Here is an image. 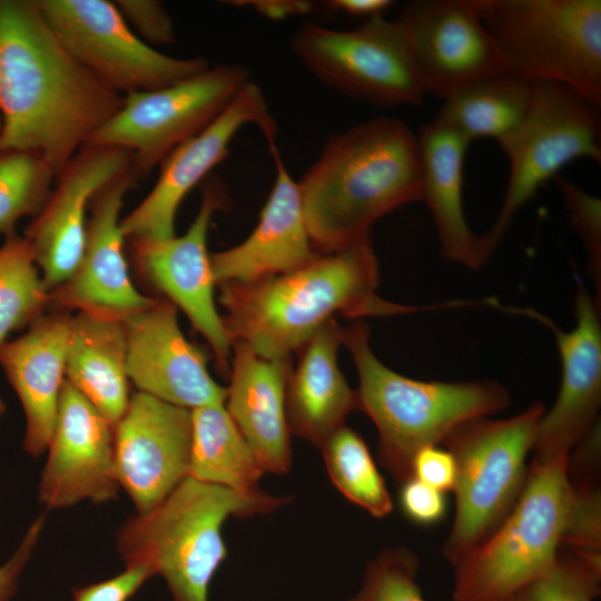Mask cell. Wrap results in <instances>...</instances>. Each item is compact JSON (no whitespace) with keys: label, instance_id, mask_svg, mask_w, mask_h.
Instances as JSON below:
<instances>
[{"label":"cell","instance_id":"obj_1","mask_svg":"<svg viewBox=\"0 0 601 601\" xmlns=\"http://www.w3.org/2000/svg\"><path fill=\"white\" fill-rule=\"evenodd\" d=\"M124 100L67 50L37 0H0V150L33 151L57 176Z\"/></svg>","mask_w":601,"mask_h":601},{"label":"cell","instance_id":"obj_2","mask_svg":"<svg viewBox=\"0 0 601 601\" xmlns=\"http://www.w3.org/2000/svg\"><path fill=\"white\" fill-rule=\"evenodd\" d=\"M380 266L366 235L294 272L218 285L223 324L231 344L264 358H287L337 316L361 318L417 311L376 294Z\"/></svg>","mask_w":601,"mask_h":601},{"label":"cell","instance_id":"obj_3","mask_svg":"<svg viewBox=\"0 0 601 601\" xmlns=\"http://www.w3.org/2000/svg\"><path fill=\"white\" fill-rule=\"evenodd\" d=\"M298 187L315 250H339L387 213L421 201L416 135L391 117L355 125L329 137Z\"/></svg>","mask_w":601,"mask_h":601},{"label":"cell","instance_id":"obj_4","mask_svg":"<svg viewBox=\"0 0 601 601\" xmlns=\"http://www.w3.org/2000/svg\"><path fill=\"white\" fill-rule=\"evenodd\" d=\"M347 347L359 378L357 410L378 432L377 456L401 484L412 477L415 454L439 445L465 422L504 411L511 401L499 382L418 381L384 365L370 345V329L358 319L344 328Z\"/></svg>","mask_w":601,"mask_h":601},{"label":"cell","instance_id":"obj_5","mask_svg":"<svg viewBox=\"0 0 601 601\" xmlns=\"http://www.w3.org/2000/svg\"><path fill=\"white\" fill-rule=\"evenodd\" d=\"M288 501L187 476L158 506L120 526L117 548L126 565L146 564L160 575L173 601H208L211 579L227 555L224 522L267 514Z\"/></svg>","mask_w":601,"mask_h":601},{"label":"cell","instance_id":"obj_6","mask_svg":"<svg viewBox=\"0 0 601 601\" xmlns=\"http://www.w3.org/2000/svg\"><path fill=\"white\" fill-rule=\"evenodd\" d=\"M566 460H532L509 514L486 539L451 563L453 601H510L554 562L572 499Z\"/></svg>","mask_w":601,"mask_h":601},{"label":"cell","instance_id":"obj_7","mask_svg":"<svg viewBox=\"0 0 601 601\" xmlns=\"http://www.w3.org/2000/svg\"><path fill=\"white\" fill-rule=\"evenodd\" d=\"M481 14L511 71L601 108L600 0H482Z\"/></svg>","mask_w":601,"mask_h":601},{"label":"cell","instance_id":"obj_8","mask_svg":"<svg viewBox=\"0 0 601 601\" xmlns=\"http://www.w3.org/2000/svg\"><path fill=\"white\" fill-rule=\"evenodd\" d=\"M545 410L534 402L508 418H475L444 440L456 469L455 515L442 548L450 564L486 539L515 504Z\"/></svg>","mask_w":601,"mask_h":601},{"label":"cell","instance_id":"obj_9","mask_svg":"<svg viewBox=\"0 0 601 601\" xmlns=\"http://www.w3.org/2000/svg\"><path fill=\"white\" fill-rule=\"evenodd\" d=\"M500 146L509 159L510 175L497 216L479 235L482 266L501 244L516 213L543 183L575 159L601 162L600 107L566 86L534 82L524 122Z\"/></svg>","mask_w":601,"mask_h":601},{"label":"cell","instance_id":"obj_10","mask_svg":"<svg viewBox=\"0 0 601 601\" xmlns=\"http://www.w3.org/2000/svg\"><path fill=\"white\" fill-rule=\"evenodd\" d=\"M249 81L245 66L228 63L208 67L162 89L125 95L122 107L86 145L130 151L137 180L208 127Z\"/></svg>","mask_w":601,"mask_h":601},{"label":"cell","instance_id":"obj_11","mask_svg":"<svg viewBox=\"0 0 601 601\" xmlns=\"http://www.w3.org/2000/svg\"><path fill=\"white\" fill-rule=\"evenodd\" d=\"M290 48L312 75L352 98L393 107L418 105L426 95L397 20L378 16L352 30L309 22Z\"/></svg>","mask_w":601,"mask_h":601},{"label":"cell","instance_id":"obj_12","mask_svg":"<svg viewBox=\"0 0 601 601\" xmlns=\"http://www.w3.org/2000/svg\"><path fill=\"white\" fill-rule=\"evenodd\" d=\"M67 50L121 95L166 88L206 70L205 58H175L144 42L114 1L37 0Z\"/></svg>","mask_w":601,"mask_h":601},{"label":"cell","instance_id":"obj_13","mask_svg":"<svg viewBox=\"0 0 601 601\" xmlns=\"http://www.w3.org/2000/svg\"><path fill=\"white\" fill-rule=\"evenodd\" d=\"M482 0H416L396 19L426 93L442 100L486 76L510 70L483 22Z\"/></svg>","mask_w":601,"mask_h":601},{"label":"cell","instance_id":"obj_14","mask_svg":"<svg viewBox=\"0 0 601 601\" xmlns=\"http://www.w3.org/2000/svg\"><path fill=\"white\" fill-rule=\"evenodd\" d=\"M248 124L256 125L268 142L275 141L277 124L260 88L253 81L208 127L177 146L161 161L159 177L150 193L120 220L124 237L140 242L175 236L180 203L229 155L233 138Z\"/></svg>","mask_w":601,"mask_h":601},{"label":"cell","instance_id":"obj_15","mask_svg":"<svg viewBox=\"0 0 601 601\" xmlns=\"http://www.w3.org/2000/svg\"><path fill=\"white\" fill-rule=\"evenodd\" d=\"M228 201L223 183L209 179L199 210L184 235L131 242L140 272L204 336L223 375H229L231 342L215 304L216 284L207 252V234L214 215L225 209Z\"/></svg>","mask_w":601,"mask_h":601},{"label":"cell","instance_id":"obj_16","mask_svg":"<svg viewBox=\"0 0 601 601\" xmlns=\"http://www.w3.org/2000/svg\"><path fill=\"white\" fill-rule=\"evenodd\" d=\"M575 325L560 329L549 317L532 308H506L531 317L549 328L556 341L561 383L556 400L542 415L533 447V459L568 457L578 442L599 423L601 404V323L597 300L582 283L575 294Z\"/></svg>","mask_w":601,"mask_h":601},{"label":"cell","instance_id":"obj_17","mask_svg":"<svg viewBox=\"0 0 601 601\" xmlns=\"http://www.w3.org/2000/svg\"><path fill=\"white\" fill-rule=\"evenodd\" d=\"M191 411L135 392L115 424V472L137 514L164 502L189 475Z\"/></svg>","mask_w":601,"mask_h":601},{"label":"cell","instance_id":"obj_18","mask_svg":"<svg viewBox=\"0 0 601 601\" xmlns=\"http://www.w3.org/2000/svg\"><path fill=\"white\" fill-rule=\"evenodd\" d=\"M47 452L38 485V499L47 509L117 499L115 425L67 381Z\"/></svg>","mask_w":601,"mask_h":601},{"label":"cell","instance_id":"obj_19","mask_svg":"<svg viewBox=\"0 0 601 601\" xmlns=\"http://www.w3.org/2000/svg\"><path fill=\"white\" fill-rule=\"evenodd\" d=\"M132 170L130 151L85 145L56 176L57 184L23 236L50 293L78 266L87 238V210L96 193Z\"/></svg>","mask_w":601,"mask_h":601},{"label":"cell","instance_id":"obj_20","mask_svg":"<svg viewBox=\"0 0 601 601\" xmlns=\"http://www.w3.org/2000/svg\"><path fill=\"white\" fill-rule=\"evenodd\" d=\"M135 181L132 170L126 171L91 199L81 259L70 277L50 292V308L125 321L156 303L134 285L125 256L120 210Z\"/></svg>","mask_w":601,"mask_h":601},{"label":"cell","instance_id":"obj_21","mask_svg":"<svg viewBox=\"0 0 601 601\" xmlns=\"http://www.w3.org/2000/svg\"><path fill=\"white\" fill-rule=\"evenodd\" d=\"M124 324L127 373L138 392L188 410L225 404L227 387L210 376L205 354L184 336L169 300L157 299Z\"/></svg>","mask_w":601,"mask_h":601},{"label":"cell","instance_id":"obj_22","mask_svg":"<svg viewBox=\"0 0 601 601\" xmlns=\"http://www.w3.org/2000/svg\"><path fill=\"white\" fill-rule=\"evenodd\" d=\"M268 144L276 167L273 188L252 234L231 248L210 254L217 286L287 274L319 255L307 230L298 183L290 177L275 141Z\"/></svg>","mask_w":601,"mask_h":601},{"label":"cell","instance_id":"obj_23","mask_svg":"<svg viewBox=\"0 0 601 601\" xmlns=\"http://www.w3.org/2000/svg\"><path fill=\"white\" fill-rule=\"evenodd\" d=\"M71 311L51 308L27 332L0 347V365L26 416L22 447L38 457L47 452L66 381Z\"/></svg>","mask_w":601,"mask_h":601},{"label":"cell","instance_id":"obj_24","mask_svg":"<svg viewBox=\"0 0 601 601\" xmlns=\"http://www.w3.org/2000/svg\"><path fill=\"white\" fill-rule=\"evenodd\" d=\"M292 367V357L264 358L243 342L231 344L225 408L264 472L284 474L292 464L285 406Z\"/></svg>","mask_w":601,"mask_h":601},{"label":"cell","instance_id":"obj_25","mask_svg":"<svg viewBox=\"0 0 601 601\" xmlns=\"http://www.w3.org/2000/svg\"><path fill=\"white\" fill-rule=\"evenodd\" d=\"M344 328L336 319L323 325L298 351L289 373L285 406L290 434L322 447L357 410V394L337 361Z\"/></svg>","mask_w":601,"mask_h":601},{"label":"cell","instance_id":"obj_26","mask_svg":"<svg viewBox=\"0 0 601 601\" xmlns=\"http://www.w3.org/2000/svg\"><path fill=\"white\" fill-rule=\"evenodd\" d=\"M416 138L421 201L432 214L441 255L477 269L482 266L479 235L470 229L463 207L464 159L470 141L435 119L422 126Z\"/></svg>","mask_w":601,"mask_h":601},{"label":"cell","instance_id":"obj_27","mask_svg":"<svg viewBox=\"0 0 601 601\" xmlns=\"http://www.w3.org/2000/svg\"><path fill=\"white\" fill-rule=\"evenodd\" d=\"M66 381L110 423L115 425L121 418L131 396L124 321L86 312L72 315Z\"/></svg>","mask_w":601,"mask_h":601},{"label":"cell","instance_id":"obj_28","mask_svg":"<svg viewBox=\"0 0 601 601\" xmlns=\"http://www.w3.org/2000/svg\"><path fill=\"white\" fill-rule=\"evenodd\" d=\"M533 93L534 82L511 70L500 71L443 99L435 120L470 142L487 137L501 144L524 122Z\"/></svg>","mask_w":601,"mask_h":601},{"label":"cell","instance_id":"obj_29","mask_svg":"<svg viewBox=\"0 0 601 601\" xmlns=\"http://www.w3.org/2000/svg\"><path fill=\"white\" fill-rule=\"evenodd\" d=\"M190 411L193 433L188 476L237 492L259 491L258 481L265 472L225 404Z\"/></svg>","mask_w":601,"mask_h":601},{"label":"cell","instance_id":"obj_30","mask_svg":"<svg viewBox=\"0 0 601 601\" xmlns=\"http://www.w3.org/2000/svg\"><path fill=\"white\" fill-rule=\"evenodd\" d=\"M327 473L335 487L374 518L393 511V501L363 437L343 425L323 444Z\"/></svg>","mask_w":601,"mask_h":601},{"label":"cell","instance_id":"obj_31","mask_svg":"<svg viewBox=\"0 0 601 601\" xmlns=\"http://www.w3.org/2000/svg\"><path fill=\"white\" fill-rule=\"evenodd\" d=\"M48 308L50 293L27 239L17 234L6 237L0 246V347Z\"/></svg>","mask_w":601,"mask_h":601},{"label":"cell","instance_id":"obj_32","mask_svg":"<svg viewBox=\"0 0 601 601\" xmlns=\"http://www.w3.org/2000/svg\"><path fill=\"white\" fill-rule=\"evenodd\" d=\"M55 177L33 151L0 150V234L14 235L21 217H36L41 211Z\"/></svg>","mask_w":601,"mask_h":601},{"label":"cell","instance_id":"obj_33","mask_svg":"<svg viewBox=\"0 0 601 601\" xmlns=\"http://www.w3.org/2000/svg\"><path fill=\"white\" fill-rule=\"evenodd\" d=\"M600 593L601 569L560 548L554 562L510 601H595Z\"/></svg>","mask_w":601,"mask_h":601},{"label":"cell","instance_id":"obj_34","mask_svg":"<svg viewBox=\"0 0 601 601\" xmlns=\"http://www.w3.org/2000/svg\"><path fill=\"white\" fill-rule=\"evenodd\" d=\"M418 571V555L411 549L383 550L368 562L359 590L348 601H426Z\"/></svg>","mask_w":601,"mask_h":601},{"label":"cell","instance_id":"obj_35","mask_svg":"<svg viewBox=\"0 0 601 601\" xmlns=\"http://www.w3.org/2000/svg\"><path fill=\"white\" fill-rule=\"evenodd\" d=\"M571 480L572 499L561 548L601 569V494L595 481Z\"/></svg>","mask_w":601,"mask_h":601},{"label":"cell","instance_id":"obj_36","mask_svg":"<svg viewBox=\"0 0 601 601\" xmlns=\"http://www.w3.org/2000/svg\"><path fill=\"white\" fill-rule=\"evenodd\" d=\"M553 179L563 196L570 223L587 249L589 268L600 289L601 200L566 178L558 175Z\"/></svg>","mask_w":601,"mask_h":601},{"label":"cell","instance_id":"obj_37","mask_svg":"<svg viewBox=\"0 0 601 601\" xmlns=\"http://www.w3.org/2000/svg\"><path fill=\"white\" fill-rule=\"evenodd\" d=\"M114 3L132 31L147 45H171L175 42L173 20L160 2L116 0Z\"/></svg>","mask_w":601,"mask_h":601},{"label":"cell","instance_id":"obj_38","mask_svg":"<svg viewBox=\"0 0 601 601\" xmlns=\"http://www.w3.org/2000/svg\"><path fill=\"white\" fill-rule=\"evenodd\" d=\"M152 577L146 564H127L112 578L73 589L72 601H128Z\"/></svg>","mask_w":601,"mask_h":601},{"label":"cell","instance_id":"obj_39","mask_svg":"<svg viewBox=\"0 0 601 601\" xmlns=\"http://www.w3.org/2000/svg\"><path fill=\"white\" fill-rule=\"evenodd\" d=\"M400 503L405 515L417 524H434L446 511L444 493L415 477L402 483Z\"/></svg>","mask_w":601,"mask_h":601},{"label":"cell","instance_id":"obj_40","mask_svg":"<svg viewBox=\"0 0 601 601\" xmlns=\"http://www.w3.org/2000/svg\"><path fill=\"white\" fill-rule=\"evenodd\" d=\"M46 520V512L39 514L28 526L13 554L0 565V601H11L16 594L20 578L39 542Z\"/></svg>","mask_w":601,"mask_h":601},{"label":"cell","instance_id":"obj_41","mask_svg":"<svg viewBox=\"0 0 601 601\" xmlns=\"http://www.w3.org/2000/svg\"><path fill=\"white\" fill-rule=\"evenodd\" d=\"M455 461L451 452L437 445L420 450L412 463V477L445 493L455 484Z\"/></svg>","mask_w":601,"mask_h":601},{"label":"cell","instance_id":"obj_42","mask_svg":"<svg viewBox=\"0 0 601 601\" xmlns=\"http://www.w3.org/2000/svg\"><path fill=\"white\" fill-rule=\"evenodd\" d=\"M393 4L391 0H332L327 6L333 11L363 18L364 20L383 16V13Z\"/></svg>","mask_w":601,"mask_h":601},{"label":"cell","instance_id":"obj_43","mask_svg":"<svg viewBox=\"0 0 601 601\" xmlns=\"http://www.w3.org/2000/svg\"><path fill=\"white\" fill-rule=\"evenodd\" d=\"M240 3H246V6L253 7L258 13L275 20L288 16L307 13L312 8L311 2L299 0H262Z\"/></svg>","mask_w":601,"mask_h":601},{"label":"cell","instance_id":"obj_44","mask_svg":"<svg viewBox=\"0 0 601 601\" xmlns=\"http://www.w3.org/2000/svg\"><path fill=\"white\" fill-rule=\"evenodd\" d=\"M6 410H7V405L0 395V418L3 416Z\"/></svg>","mask_w":601,"mask_h":601},{"label":"cell","instance_id":"obj_45","mask_svg":"<svg viewBox=\"0 0 601 601\" xmlns=\"http://www.w3.org/2000/svg\"><path fill=\"white\" fill-rule=\"evenodd\" d=\"M1 131H2V120H1V116H0V137H1Z\"/></svg>","mask_w":601,"mask_h":601}]
</instances>
